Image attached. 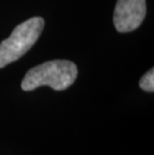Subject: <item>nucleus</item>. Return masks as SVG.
Returning <instances> with one entry per match:
<instances>
[{
    "mask_svg": "<svg viewBox=\"0 0 154 155\" xmlns=\"http://www.w3.org/2000/svg\"><path fill=\"white\" fill-rule=\"evenodd\" d=\"M77 73V67L72 61H47L27 71L21 82V88L24 91H32L47 85L57 91L65 90L74 83Z\"/></svg>",
    "mask_w": 154,
    "mask_h": 155,
    "instance_id": "nucleus-1",
    "label": "nucleus"
},
{
    "mask_svg": "<svg viewBox=\"0 0 154 155\" xmlns=\"http://www.w3.org/2000/svg\"><path fill=\"white\" fill-rule=\"evenodd\" d=\"M44 23L42 17H32L13 29L11 35L0 43V68L18 60L36 43Z\"/></svg>",
    "mask_w": 154,
    "mask_h": 155,
    "instance_id": "nucleus-2",
    "label": "nucleus"
},
{
    "mask_svg": "<svg viewBox=\"0 0 154 155\" xmlns=\"http://www.w3.org/2000/svg\"><path fill=\"white\" fill-rule=\"evenodd\" d=\"M145 15V0H118L113 14L114 26L121 33L133 31L141 25Z\"/></svg>",
    "mask_w": 154,
    "mask_h": 155,
    "instance_id": "nucleus-3",
    "label": "nucleus"
},
{
    "mask_svg": "<svg viewBox=\"0 0 154 155\" xmlns=\"http://www.w3.org/2000/svg\"><path fill=\"white\" fill-rule=\"evenodd\" d=\"M139 86L144 91L153 92L154 91V70L153 68L147 71L139 81Z\"/></svg>",
    "mask_w": 154,
    "mask_h": 155,
    "instance_id": "nucleus-4",
    "label": "nucleus"
}]
</instances>
